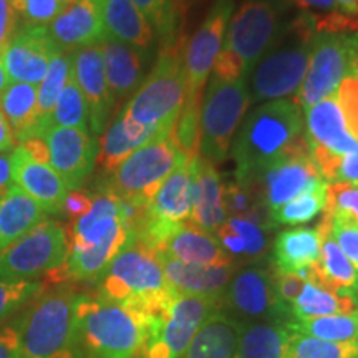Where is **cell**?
Returning <instances> with one entry per match:
<instances>
[{
	"mask_svg": "<svg viewBox=\"0 0 358 358\" xmlns=\"http://www.w3.org/2000/svg\"><path fill=\"white\" fill-rule=\"evenodd\" d=\"M214 75L219 80L224 82H237L241 78H248V71L244 69L243 60L234 53L222 48L214 62Z\"/></svg>",
	"mask_w": 358,
	"mask_h": 358,
	"instance_id": "obj_50",
	"label": "cell"
},
{
	"mask_svg": "<svg viewBox=\"0 0 358 358\" xmlns=\"http://www.w3.org/2000/svg\"><path fill=\"white\" fill-rule=\"evenodd\" d=\"M131 2L143 13L151 29L158 32L161 47L185 40L182 35L185 17L179 15L171 0H131Z\"/></svg>",
	"mask_w": 358,
	"mask_h": 358,
	"instance_id": "obj_39",
	"label": "cell"
},
{
	"mask_svg": "<svg viewBox=\"0 0 358 358\" xmlns=\"http://www.w3.org/2000/svg\"><path fill=\"white\" fill-rule=\"evenodd\" d=\"M45 219L47 213L19 186L13 185L0 198V250L19 241Z\"/></svg>",
	"mask_w": 358,
	"mask_h": 358,
	"instance_id": "obj_30",
	"label": "cell"
},
{
	"mask_svg": "<svg viewBox=\"0 0 358 358\" xmlns=\"http://www.w3.org/2000/svg\"><path fill=\"white\" fill-rule=\"evenodd\" d=\"M302 133L301 105L294 98L267 101L254 108L237 129L231 146L236 181L249 185L268 164L282 158Z\"/></svg>",
	"mask_w": 358,
	"mask_h": 358,
	"instance_id": "obj_1",
	"label": "cell"
},
{
	"mask_svg": "<svg viewBox=\"0 0 358 358\" xmlns=\"http://www.w3.org/2000/svg\"><path fill=\"white\" fill-rule=\"evenodd\" d=\"M60 50L100 45L108 37L98 0H75L48 27Z\"/></svg>",
	"mask_w": 358,
	"mask_h": 358,
	"instance_id": "obj_22",
	"label": "cell"
},
{
	"mask_svg": "<svg viewBox=\"0 0 358 358\" xmlns=\"http://www.w3.org/2000/svg\"><path fill=\"white\" fill-rule=\"evenodd\" d=\"M350 60V32L315 34L306 78L299 88L295 101L301 108L315 105L337 95L342 80L348 73Z\"/></svg>",
	"mask_w": 358,
	"mask_h": 358,
	"instance_id": "obj_13",
	"label": "cell"
},
{
	"mask_svg": "<svg viewBox=\"0 0 358 358\" xmlns=\"http://www.w3.org/2000/svg\"><path fill=\"white\" fill-rule=\"evenodd\" d=\"M287 2L294 3L297 8H301V12L312 15L313 22L338 10V6L335 0H287Z\"/></svg>",
	"mask_w": 358,
	"mask_h": 358,
	"instance_id": "obj_53",
	"label": "cell"
},
{
	"mask_svg": "<svg viewBox=\"0 0 358 358\" xmlns=\"http://www.w3.org/2000/svg\"><path fill=\"white\" fill-rule=\"evenodd\" d=\"M315 34L312 15L306 12L287 22L280 37L250 71V101L282 100L299 92L306 78Z\"/></svg>",
	"mask_w": 358,
	"mask_h": 358,
	"instance_id": "obj_5",
	"label": "cell"
},
{
	"mask_svg": "<svg viewBox=\"0 0 358 358\" xmlns=\"http://www.w3.org/2000/svg\"><path fill=\"white\" fill-rule=\"evenodd\" d=\"M17 140L13 136L10 124H8L6 115L0 110V153H8L15 150Z\"/></svg>",
	"mask_w": 358,
	"mask_h": 358,
	"instance_id": "obj_58",
	"label": "cell"
},
{
	"mask_svg": "<svg viewBox=\"0 0 358 358\" xmlns=\"http://www.w3.org/2000/svg\"><path fill=\"white\" fill-rule=\"evenodd\" d=\"M306 113V138L310 146H322L330 153L345 156L358 146V141L348 133L342 111L335 98H327L303 108Z\"/></svg>",
	"mask_w": 358,
	"mask_h": 358,
	"instance_id": "obj_26",
	"label": "cell"
},
{
	"mask_svg": "<svg viewBox=\"0 0 358 358\" xmlns=\"http://www.w3.org/2000/svg\"><path fill=\"white\" fill-rule=\"evenodd\" d=\"M69 256V229L45 219L19 241L0 250V279L34 280L62 267Z\"/></svg>",
	"mask_w": 358,
	"mask_h": 358,
	"instance_id": "obj_9",
	"label": "cell"
},
{
	"mask_svg": "<svg viewBox=\"0 0 358 358\" xmlns=\"http://www.w3.org/2000/svg\"><path fill=\"white\" fill-rule=\"evenodd\" d=\"M224 206V181L216 164L203 156L194 159V186H192V211L189 222L209 234L217 232L227 221Z\"/></svg>",
	"mask_w": 358,
	"mask_h": 358,
	"instance_id": "obj_25",
	"label": "cell"
},
{
	"mask_svg": "<svg viewBox=\"0 0 358 358\" xmlns=\"http://www.w3.org/2000/svg\"><path fill=\"white\" fill-rule=\"evenodd\" d=\"M50 153V166L64 179L69 191H77L95 168L98 145L88 131L50 128L43 134Z\"/></svg>",
	"mask_w": 358,
	"mask_h": 358,
	"instance_id": "obj_17",
	"label": "cell"
},
{
	"mask_svg": "<svg viewBox=\"0 0 358 358\" xmlns=\"http://www.w3.org/2000/svg\"><path fill=\"white\" fill-rule=\"evenodd\" d=\"M186 2H187V6H192V3H196V2H201V0H186Z\"/></svg>",
	"mask_w": 358,
	"mask_h": 358,
	"instance_id": "obj_61",
	"label": "cell"
},
{
	"mask_svg": "<svg viewBox=\"0 0 358 358\" xmlns=\"http://www.w3.org/2000/svg\"><path fill=\"white\" fill-rule=\"evenodd\" d=\"M71 78V55L65 50H58L52 57L48 71L45 75L43 82L37 88V120L35 127L27 138H42L48 129V120L55 103L60 96L62 90Z\"/></svg>",
	"mask_w": 358,
	"mask_h": 358,
	"instance_id": "obj_33",
	"label": "cell"
},
{
	"mask_svg": "<svg viewBox=\"0 0 358 358\" xmlns=\"http://www.w3.org/2000/svg\"><path fill=\"white\" fill-rule=\"evenodd\" d=\"M234 0H214L203 24L196 30L189 42L185 45L182 65L187 83V95L203 92L221 45L227 25H229Z\"/></svg>",
	"mask_w": 358,
	"mask_h": 358,
	"instance_id": "obj_15",
	"label": "cell"
},
{
	"mask_svg": "<svg viewBox=\"0 0 358 358\" xmlns=\"http://www.w3.org/2000/svg\"><path fill=\"white\" fill-rule=\"evenodd\" d=\"M201 100H203V92L187 95L176 123L169 129V140L176 146L179 155L187 161L196 159L199 156Z\"/></svg>",
	"mask_w": 358,
	"mask_h": 358,
	"instance_id": "obj_38",
	"label": "cell"
},
{
	"mask_svg": "<svg viewBox=\"0 0 358 358\" xmlns=\"http://www.w3.org/2000/svg\"><path fill=\"white\" fill-rule=\"evenodd\" d=\"M335 2H337L340 12L352 19H358V0H335Z\"/></svg>",
	"mask_w": 358,
	"mask_h": 358,
	"instance_id": "obj_59",
	"label": "cell"
},
{
	"mask_svg": "<svg viewBox=\"0 0 358 358\" xmlns=\"http://www.w3.org/2000/svg\"><path fill=\"white\" fill-rule=\"evenodd\" d=\"M0 110L6 115L17 143L24 141L37 120V87L12 82L0 95Z\"/></svg>",
	"mask_w": 358,
	"mask_h": 358,
	"instance_id": "obj_35",
	"label": "cell"
},
{
	"mask_svg": "<svg viewBox=\"0 0 358 358\" xmlns=\"http://www.w3.org/2000/svg\"><path fill=\"white\" fill-rule=\"evenodd\" d=\"M324 214L338 217L358 226V185L350 182H327Z\"/></svg>",
	"mask_w": 358,
	"mask_h": 358,
	"instance_id": "obj_44",
	"label": "cell"
},
{
	"mask_svg": "<svg viewBox=\"0 0 358 358\" xmlns=\"http://www.w3.org/2000/svg\"><path fill=\"white\" fill-rule=\"evenodd\" d=\"M78 294L70 284L42 290L27 308L17 330L22 358H82L75 303Z\"/></svg>",
	"mask_w": 358,
	"mask_h": 358,
	"instance_id": "obj_3",
	"label": "cell"
},
{
	"mask_svg": "<svg viewBox=\"0 0 358 358\" xmlns=\"http://www.w3.org/2000/svg\"><path fill=\"white\" fill-rule=\"evenodd\" d=\"M98 3L106 34L111 38L143 52L151 47L153 29L131 0H98Z\"/></svg>",
	"mask_w": 358,
	"mask_h": 358,
	"instance_id": "obj_29",
	"label": "cell"
},
{
	"mask_svg": "<svg viewBox=\"0 0 358 358\" xmlns=\"http://www.w3.org/2000/svg\"><path fill=\"white\" fill-rule=\"evenodd\" d=\"M12 186V151H8V153H0V198H2Z\"/></svg>",
	"mask_w": 358,
	"mask_h": 358,
	"instance_id": "obj_57",
	"label": "cell"
},
{
	"mask_svg": "<svg viewBox=\"0 0 358 358\" xmlns=\"http://www.w3.org/2000/svg\"><path fill=\"white\" fill-rule=\"evenodd\" d=\"M284 358H358V343H334L289 332Z\"/></svg>",
	"mask_w": 358,
	"mask_h": 358,
	"instance_id": "obj_42",
	"label": "cell"
},
{
	"mask_svg": "<svg viewBox=\"0 0 358 358\" xmlns=\"http://www.w3.org/2000/svg\"><path fill=\"white\" fill-rule=\"evenodd\" d=\"M275 292L282 306L290 312V306L297 301L299 295L302 294L306 279L301 274H285V272H277L274 274Z\"/></svg>",
	"mask_w": 358,
	"mask_h": 358,
	"instance_id": "obj_49",
	"label": "cell"
},
{
	"mask_svg": "<svg viewBox=\"0 0 358 358\" xmlns=\"http://www.w3.org/2000/svg\"><path fill=\"white\" fill-rule=\"evenodd\" d=\"M8 83H10V78H8L6 66L2 64V57H0V95H2L3 90L8 87Z\"/></svg>",
	"mask_w": 358,
	"mask_h": 358,
	"instance_id": "obj_60",
	"label": "cell"
},
{
	"mask_svg": "<svg viewBox=\"0 0 358 358\" xmlns=\"http://www.w3.org/2000/svg\"><path fill=\"white\" fill-rule=\"evenodd\" d=\"M317 231L320 234V256L306 271V279L317 287L338 295H352L358 301V271L348 261L330 234V219L322 216Z\"/></svg>",
	"mask_w": 358,
	"mask_h": 358,
	"instance_id": "obj_19",
	"label": "cell"
},
{
	"mask_svg": "<svg viewBox=\"0 0 358 358\" xmlns=\"http://www.w3.org/2000/svg\"><path fill=\"white\" fill-rule=\"evenodd\" d=\"M335 182H350V185H358V146L352 153L345 155L340 163L337 181Z\"/></svg>",
	"mask_w": 358,
	"mask_h": 358,
	"instance_id": "obj_56",
	"label": "cell"
},
{
	"mask_svg": "<svg viewBox=\"0 0 358 358\" xmlns=\"http://www.w3.org/2000/svg\"><path fill=\"white\" fill-rule=\"evenodd\" d=\"M128 231L123 222L122 199L108 191L93 198L92 208L83 217L71 222L69 250H87Z\"/></svg>",
	"mask_w": 358,
	"mask_h": 358,
	"instance_id": "obj_20",
	"label": "cell"
},
{
	"mask_svg": "<svg viewBox=\"0 0 358 358\" xmlns=\"http://www.w3.org/2000/svg\"><path fill=\"white\" fill-rule=\"evenodd\" d=\"M17 20H19V15H17L13 0H0V57L17 32Z\"/></svg>",
	"mask_w": 358,
	"mask_h": 358,
	"instance_id": "obj_51",
	"label": "cell"
},
{
	"mask_svg": "<svg viewBox=\"0 0 358 358\" xmlns=\"http://www.w3.org/2000/svg\"><path fill=\"white\" fill-rule=\"evenodd\" d=\"M100 280L98 297L133 308L151 322L166 312L176 294L164 279L155 250L133 236Z\"/></svg>",
	"mask_w": 358,
	"mask_h": 358,
	"instance_id": "obj_2",
	"label": "cell"
},
{
	"mask_svg": "<svg viewBox=\"0 0 358 358\" xmlns=\"http://www.w3.org/2000/svg\"><path fill=\"white\" fill-rule=\"evenodd\" d=\"M163 267L164 279L176 294L203 295L222 301L227 285L234 275V262L227 266H199L181 262L164 254H156Z\"/></svg>",
	"mask_w": 358,
	"mask_h": 358,
	"instance_id": "obj_23",
	"label": "cell"
},
{
	"mask_svg": "<svg viewBox=\"0 0 358 358\" xmlns=\"http://www.w3.org/2000/svg\"><path fill=\"white\" fill-rule=\"evenodd\" d=\"M50 128H75L88 131V106L73 77L69 80L58 96L48 120V129Z\"/></svg>",
	"mask_w": 358,
	"mask_h": 358,
	"instance_id": "obj_40",
	"label": "cell"
},
{
	"mask_svg": "<svg viewBox=\"0 0 358 358\" xmlns=\"http://www.w3.org/2000/svg\"><path fill=\"white\" fill-rule=\"evenodd\" d=\"M13 185L29 194L47 214H60L69 187L48 164L34 161L22 148L12 151Z\"/></svg>",
	"mask_w": 358,
	"mask_h": 358,
	"instance_id": "obj_21",
	"label": "cell"
},
{
	"mask_svg": "<svg viewBox=\"0 0 358 358\" xmlns=\"http://www.w3.org/2000/svg\"><path fill=\"white\" fill-rule=\"evenodd\" d=\"M58 50L47 27L24 25L2 53V64L12 82L40 85Z\"/></svg>",
	"mask_w": 358,
	"mask_h": 358,
	"instance_id": "obj_16",
	"label": "cell"
},
{
	"mask_svg": "<svg viewBox=\"0 0 358 358\" xmlns=\"http://www.w3.org/2000/svg\"><path fill=\"white\" fill-rule=\"evenodd\" d=\"M161 133L153 129H143L136 124L124 120L123 111L115 118L108 131L101 138L100 148H98L96 163L105 173H113L133 151L146 145Z\"/></svg>",
	"mask_w": 358,
	"mask_h": 358,
	"instance_id": "obj_32",
	"label": "cell"
},
{
	"mask_svg": "<svg viewBox=\"0 0 358 358\" xmlns=\"http://www.w3.org/2000/svg\"><path fill=\"white\" fill-rule=\"evenodd\" d=\"M17 15L25 20V25L45 27L70 6L69 0H13Z\"/></svg>",
	"mask_w": 358,
	"mask_h": 358,
	"instance_id": "obj_45",
	"label": "cell"
},
{
	"mask_svg": "<svg viewBox=\"0 0 358 358\" xmlns=\"http://www.w3.org/2000/svg\"><path fill=\"white\" fill-rule=\"evenodd\" d=\"M337 103L348 133L358 141V75H347L337 90Z\"/></svg>",
	"mask_w": 358,
	"mask_h": 358,
	"instance_id": "obj_47",
	"label": "cell"
},
{
	"mask_svg": "<svg viewBox=\"0 0 358 358\" xmlns=\"http://www.w3.org/2000/svg\"><path fill=\"white\" fill-rule=\"evenodd\" d=\"M185 161L187 159L179 155L169 140V131L161 133L133 151L113 173H110L103 191H108L123 201L150 203L164 179Z\"/></svg>",
	"mask_w": 358,
	"mask_h": 358,
	"instance_id": "obj_8",
	"label": "cell"
},
{
	"mask_svg": "<svg viewBox=\"0 0 358 358\" xmlns=\"http://www.w3.org/2000/svg\"><path fill=\"white\" fill-rule=\"evenodd\" d=\"M250 103L248 78L237 82L211 78L201 101L199 156L213 164L227 158Z\"/></svg>",
	"mask_w": 358,
	"mask_h": 358,
	"instance_id": "obj_7",
	"label": "cell"
},
{
	"mask_svg": "<svg viewBox=\"0 0 358 358\" xmlns=\"http://www.w3.org/2000/svg\"><path fill=\"white\" fill-rule=\"evenodd\" d=\"M241 329L236 317L216 310L201 325L185 358H239Z\"/></svg>",
	"mask_w": 358,
	"mask_h": 358,
	"instance_id": "obj_27",
	"label": "cell"
},
{
	"mask_svg": "<svg viewBox=\"0 0 358 358\" xmlns=\"http://www.w3.org/2000/svg\"><path fill=\"white\" fill-rule=\"evenodd\" d=\"M287 0H243L227 25L224 48L243 60L250 75L285 29Z\"/></svg>",
	"mask_w": 358,
	"mask_h": 358,
	"instance_id": "obj_10",
	"label": "cell"
},
{
	"mask_svg": "<svg viewBox=\"0 0 358 358\" xmlns=\"http://www.w3.org/2000/svg\"><path fill=\"white\" fill-rule=\"evenodd\" d=\"M155 252L199 266H227L234 261L224 250L217 237L199 229L189 221L173 227Z\"/></svg>",
	"mask_w": 358,
	"mask_h": 358,
	"instance_id": "obj_24",
	"label": "cell"
},
{
	"mask_svg": "<svg viewBox=\"0 0 358 358\" xmlns=\"http://www.w3.org/2000/svg\"><path fill=\"white\" fill-rule=\"evenodd\" d=\"M19 148H22L34 161L50 166V153H48V146L43 138H25L24 141H20Z\"/></svg>",
	"mask_w": 358,
	"mask_h": 358,
	"instance_id": "obj_55",
	"label": "cell"
},
{
	"mask_svg": "<svg viewBox=\"0 0 358 358\" xmlns=\"http://www.w3.org/2000/svg\"><path fill=\"white\" fill-rule=\"evenodd\" d=\"M358 310V301L352 295H338L306 282L302 294L290 306V320L317 319V317L353 313Z\"/></svg>",
	"mask_w": 358,
	"mask_h": 358,
	"instance_id": "obj_36",
	"label": "cell"
},
{
	"mask_svg": "<svg viewBox=\"0 0 358 358\" xmlns=\"http://www.w3.org/2000/svg\"><path fill=\"white\" fill-rule=\"evenodd\" d=\"M71 77L88 106V122L93 134H100L108 123L115 98L106 82L100 45L77 48L71 53Z\"/></svg>",
	"mask_w": 358,
	"mask_h": 358,
	"instance_id": "obj_18",
	"label": "cell"
},
{
	"mask_svg": "<svg viewBox=\"0 0 358 358\" xmlns=\"http://www.w3.org/2000/svg\"><path fill=\"white\" fill-rule=\"evenodd\" d=\"M75 317L82 345L93 358H134L150 337L148 317L98 295L78 294Z\"/></svg>",
	"mask_w": 358,
	"mask_h": 358,
	"instance_id": "obj_4",
	"label": "cell"
},
{
	"mask_svg": "<svg viewBox=\"0 0 358 358\" xmlns=\"http://www.w3.org/2000/svg\"><path fill=\"white\" fill-rule=\"evenodd\" d=\"M45 289L38 280H2L0 279V324L25 307Z\"/></svg>",
	"mask_w": 358,
	"mask_h": 358,
	"instance_id": "obj_43",
	"label": "cell"
},
{
	"mask_svg": "<svg viewBox=\"0 0 358 358\" xmlns=\"http://www.w3.org/2000/svg\"><path fill=\"white\" fill-rule=\"evenodd\" d=\"M322 182L325 181L313 164L310 146L306 133H302L290 143L282 158L268 164L249 185L261 196L268 213H272Z\"/></svg>",
	"mask_w": 358,
	"mask_h": 358,
	"instance_id": "obj_12",
	"label": "cell"
},
{
	"mask_svg": "<svg viewBox=\"0 0 358 358\" xmlns=\"http://www.w3.org/2000/svg\"><path fill=\"white\" fill-rule=\"evenodd\" d=\"M287 338L285 322H248L241 329L239 358H284Z\"/></svg>",
	"mask_w": 358,
	"mask_h": 358,
	"instance_id": "obj_34",
	"label": "cell"
},
{
	"mask_svg": "<svg viewBox=\"0 0 358 358\" xmlns=\"http://www.w3.org/2000/svg\"><path fill=\"white\" fill-rule=\"evenodd\" d=\"M224 301L244 322H287L290 312L282 306L275 292L274 274L264 266H249L232 275Z\"/></svg>",
	"mask_w": 358,
	"mask_h": 358,
	"instance_id": "obj_14",
	"label": "cell"
},
{
	"mask_svg": "<svg viewBox=\"0 0 358 358\" xmlns=\"http://www.w3.org/2000/svg\"><path fill=\"white\" fill-rule=\"evenodd\" d=\"M0 358H22L20 334L17 327L0 330Z\"/></svg>",
	"mask_w": 358,
	"mask_h": 358,
	"instance_id": "obj_54",
	"label": "cell"
},
{
	"mask_svg": "<svg viewBox=\"0 0 358 358\" xmlns=\"http://www.w3.org/2000/svg\"><path fill=\"white\" fill-rule=\"evenodd\" d=\"M185 40L161 47L158 60L145 83L123 110L124 120L143 129L166 133L176 123L187 98L182 65Z\"/></svg>",
	"mask_w": 358,
	"mask_h": 358,
	"instance_id": "obj_6",
	"label": "cell"
},
{
	"mask_svg": "<svg viewBox=\"0 0 358 358\" xmlns=\"http://www.w3.org/2000/svg\"><path fill=\"white\" fill-rule=\"evenodd\" d=\"M221 302L203 295L174 294L166 312L151 322L141 358H181L201 325L219 310Z\"/></svg>",
	"mask_w": 358,
	"mask_h": 358,
	"instance_id": "obj_11",
	"label": "cell"
},
{
	"mask_svg": "<svg viewBox=\"0 0 358 358\" xmlns=\"http://www.w3.org/2000/svg\"><path fill=\"white\" fill-rule=\"evenodd\" d=\"M327 217L330 219V234L334 241L358 271V226L338 217Z\"/></svg>",
	"mask_w": 358,
	"mask_h": 358,
	"instance_id": "obj_48",
	"label": "cell"
},
{
	"mask_svg": "<svg viewBox=\"0 0 358 358\" xmlns=\"http://www.w3.org/2000/svg\"><path fill=\"white\" fill-rule=\"evenodd\" d=\"M227 226L241 237L244 243V257L248 259H259L266 254L267 250V234L264 227L257 224L245 221L239 217H227Z\"/></svg>",
	"mask_w": 358,
	"mask_h": 358,
	"instance_id": "obj_46",
	"label": "cell"
},
{
	"mask_svg": "<svg viewBox=\"0 0 358 358\" xmlns=\"http://www.w3.org/2000/svg\"><path fill=\"white\" fill-rule=\"evenodd\" d=\"M289 332L334 343H358V310L353 313L317 317L306 320H289Z\"/></svg>",
	"mask_w": 358,
	"mask_h": 358,
	"instance_id": "obj_37",
	"label": "cell"
},
{
	"mask_svg": "<svg viewBox=\"0 0 358 358\" xmlns=\"http://www.w3.org/2000/svg\"><path fill=\"white\" fill-rule=\"evenodd\" d=\"M327 182H322L313 189L303 192L290 203L271 213L272 226H295L315 219L325 209Z\"/></svg>",
	"mask_w": 358,
	"mask_h": 358,
	"instance_id": "obj_41",
	"label": "cell"
},
{
	"mask_svg": "<svg viewBox=\"0 0 358 358\" xmlns=\"http://www.w3.org/2000/svg\"><path fill=\"white\" fill-rule=\"evenodd\" d=\"M320 234L317 227H295L282 231L274 243L277 272L301 274L319 261Z\"/></svg>",
	"mask_w": 358,
	"mask_h": 358,
	"instance_id": "obj_31",
	"label": "cell"
},
{
	"mask_svg": "<svg viewBox=\"0 0 358 358\" xmlns=\"http://www.w3.org/2000/svg\"><path fill=\"white\" fill-rule=\"evenodd\" d=\"M106 82L113 98L129 95L143 78L145 52L111 38L110 35L100 43Z\"/></svg>",
	"mask_w": 358,
	"mask_h": 358,
	"instance_id": "obj_28",
	"label": "cell"
},
{
	"mask_svg": "<svg viewBox=\"0 0 358 358\" xmlns=\"http://www.w3.org/2000/svg\"><path fill=\"white\" fill-rule=\"evenodd\" d=\"M93 198L88 194L87 191H69L66 198L64 201V208H62V213L65 214L66 217L70 219L71 222L77 221V219L83 217L85 214L90 211L92 208Z\"/></svg>",
	"mask_w": 358,
	"mask_h": 358,
	"instance_id": "obj_52",
	"label": "cell"
}]
</instances>
